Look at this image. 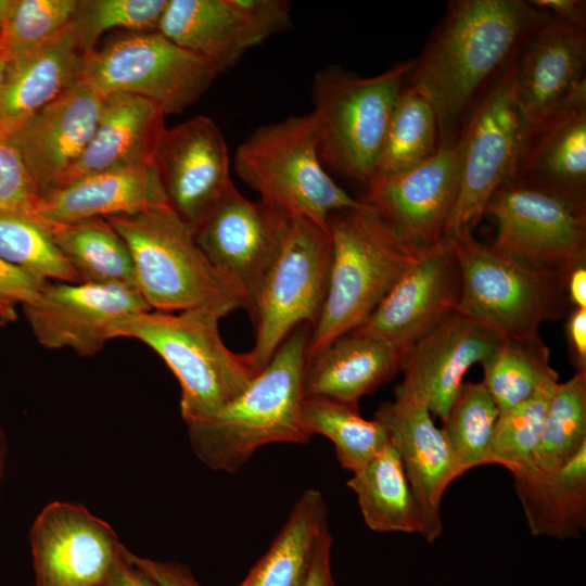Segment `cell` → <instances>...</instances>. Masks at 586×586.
Returning a JSON list of instances; mask_svg holds the SVG:
<instances>
[{"label":"cell","instance_id":"836d02e7","mask_svg":"<svg viewBox=\"0 0 586 586\" xmlns=\"http://www.w3.org/2000/svg\"><path fill=\"white\" fill-rule=\"evenodd\" d=\"M302 422L313 436L329 438L343 469L354 473L365 467L388 443L385 429L374 419L367 420L358 406L323 397H304Z\"/></svg>","mask_w":586,"mask_h":586},{"label":"cell","instance_id":"ab89813d","mask_svg":"<svg viewBox=\"0 0 586 586\" xmlns=\"http://www.w3.org/2000/svg\"><path fill=\"white\" fill-rule=\"evenodd\" d=\"M0 256L47 281L80 282L48 226L34 217L0 212Z\"/></svg>","mask_w":586,"mask_h":586},{"label":"cell","instance_id":"d4e9b609","mask_svg":"<svg viewBox=\"0 0 586 586\" xmlns=\"http://www.w3.org/2000/svg\"><path fill=\"white\" fill-rule=\"evenodd\" d=\"M164 118L162 109L145 98L104 94L93 137L66 184L89 175L153 165L166 130Z\"/></svg>","mask_w":586,"mask_h":586},{"label":"cell","instance_id":"484cf974","mask_svg":"<svg viewBox=\"0 0 586 586\" xmlns=\"http://www.w3.org/2000/svg\"><path fill=\"white\" fill-rule=\"evenodd\" d=\"M402 354L378 337L351 331L306 361L304 397L358 406L359 399L400 372Z\"/></svg>","mask_w":586,"mask_h":586},{"label":"cell","instance_id":"ac0fdd59","mask_svg":"<svg viewBox=\"0 0 586 586\" xmlns=\"http://www.w3.org/2000/svg\"><path fill=\"white\" fill-rule=\"evenodd\" d=\"M289 219L260 200L244 198L233 184L194 228L195 241L208 260L244 291L247 311L280 249Z\"/></svg>","mask_w":586,"mask_h":586},{"label":"cell","instance_id":"bcb514c9","mask_svg":"<svg viewBox=\"0 0 586 586\" xmlns=\"http://www.w3.org/2000/svg\"><path fill=\"white\" fill-rule=\"evenodd\" d=\"M528 2L561 22L586 30V2L584 0H531Z\"/></svg>","mask_w":586,"mask_h":586},{"label":"cell","instance_id":"d590c367","mask_svg":"<svg viewBox=\"0 0 586 586\" xmlns=\"http://www.w3.org/2000/svg\"><path fill=\"white\" fill-rule=\"evenodd\" d=\"M585 445L586 371H577L556 387L527 473L555 472Z\"/></svg>","mask_w":586,"mask_h":586},{"label":"cell","instance_id":"11a10c76","mask_svg":"<svg viewBox=\"0 0 586 586\" xmlns=\"http://www.w3.org/2000/svg\"><path fill=\"white\" fill-rule=\"evenodd\" d=\"M0 34H1V26H0Z\"/></svg>","mask_w":586,"mask_h":586},{"label":"cell","instance_id":"52a82bcc","mask_svg":"<svg viewBox=\"0 0 586 586\" xmlns=\"http://www.w3.org/2000/svg\"><path fill=\"white\" fill-rule=\"evenodd\" d=\"M413 64L415 59L404 61L371 77L336 66L316 74L311 115L322 163L365 187L369 183Z\"/></svg>","mask_w":586,"mask_h":586},{"label":"cell","instance_id":"c3c4849f","mask_svg":"<svg viewBox=\"0 0 586 586\" xmlns=\"http://www.w3.org/2000/svg\"><path fill=\"white\" fill-rule=\"evenodd\" d=\"M128 551L126 548L124 556L114 566L106 586H160L129 560Z\"/></svg>","mask_w":586,"mask_h":586},{"label":"cell","instance_id":"cb8c5ba5","mask_svg":"<svg viewBox=\"0 0 586 586\" xmlns=\"http://www.w3.org/2000/svg\"><path fill=\"white\" fill-rule=\"evenodd\" d=\"M509 180L586 207V88L523 129Z\"/></svg>","mask_w":586,"mask_h":586},{"label":"cell","instance_id":"4fadbf2b","mask_svg":"<svg viewBox=\"0 0 586 586\" xmlns=\"http://www.w3.org/2000/svg\"><path fill=\"white\" fill-rule=\"evenodd\" d=\"M289 26L285 0H168L157 31L220 74Z\"/></svg>","mask_w":586,"mask_h":586},{"label":"cell","instance_id":"f546056e","mask_svg":"<svg viewBox=\"0 0 586 586\" xmlns=\"http://www.w3.org/2000/svg\"><path fill=\"white\" fill-rule=\"evenodd\" d=\"M328 509L320 491L308 488L295 502L269 549L238 586H305L323 534Z\"/></svg>","mask_w":586,"mask_h":586},{"label":"cell","instance_id":"5b68a950","mask_svg":"<svg viewBox=\"0 0 586 586\" xmlns=\"http://www.w3.org/2000/svg\"><path fill=\"white\" fill-rule=\"evenodd\" d=\"M221 318L205 308L148 310L124 319L113 330V339L138 340L165 361L179 383L186 423L215 415L255 377L245 355L225 345L218 327Z\"/></svg>","mask_w":586,"mask_h":586},{"label":"cell","instance_id":"ee69618b","mask_svg":"<svg viewBox=\"0 0 586 586\" xmlns=\"http://www.w3.org/2000/svg\"><path fill=\"white\" fill-rule=\"evenodd\" d=\"M128 558L160 586H201L184 564L142 558L130 551Z\"/></svg>","mask_w":586,"mask_h":586},{"label":"cell","instance_id":"7c38bea8","mask_svg":"<svg viewBox=\"0 0 586 586\" xmlns=\"http://www.w3.org/2000/svg\"><path fill=\"white\" fill-rule=\"evenodd\" d=\"M497 225L499 251L564 281L586 262V207L548 191L506 181L485 209Z\"/></svg>","mask_w":586,"mask_h":586},{"label":"cell","instance_id":"1f68e13d","mask_svg":"<svg viewBox=\"0 0 586 586\" xmlns=\"http://www.w3.org/2000/svg\"><path fill=\"white\" fill-rule=\"evenodd\" d=\"M46 225L56 247L80 282L135 286L128 246L105 218Z\"/></svg>","mask_w":586,"mask_h":586},{"label":"cell","instance_id":"f6af8a7d","mask_svg":"<svg viewBox=\"0 0 586 586\" xmlns=\"http://www.w3.org/2000/svg\"><path fill=\"white\" fill-rule=\"evenodd\" d=\"M569 358L577 371H586V308L569 310L564 326Z\"/></svg>","mask_w":586,"mask_h":586},{"label":"cell","instance_id":"d6986e66","mask_svg":"<svg viewBox=\"0 0 586 586\" xmlns=\"http://www.w3.org/2000/svg\"><path fill=\"white\" fill-rule=\"evenodd\" d=\"M402 460L420 519V535L429 543L442 534V501L461 472L447 438L419 397L394 390V399L374 413Z\"/></svg>","mask_w":586,"mask_h":586},{"label":"cell","instance_id":"ba28073f","mask_svg":"<svg viewBox=\"0 0 586 586\" xmlns=\"http://www.w3.org/2000/svg\"><path fill=\"white\" fill-rule=\"evenodd\" d=\"M451 242L461 277L458 309L500 340L539 337L545 321L562 316L568 302L562 278L472 234Z\"/></svg>","mask_w":586,"mask_h":586},{"label":"cell","instance_id":"4dcf8cb0","mask_svg":"<svg viewBox=\"0 0 586 586\" xmlns=\"http://www.w3.org/2000/svg\"><path fill=\"white\" fill-rule=\"evenodd\" d=\"M347 486L356 494L366 525L381 533H420L417 505L398 453L391 442Z\"/></svg>","mask_w":586,"mask_h":586},{"label":"cell","instance_id":"e575fe53","mask_svg":"<svg viewBox=\"0 0 586 586\" xmlns=\"http://www.w3.org/2000/svg\"><path fill=\"white\" fill-rule=\"evenodd\" d=\"M482 367V383L499 411L527 399L545 383L559 381L550 365L549 348L540 336L500 340Z\"/></svg>","mask_w":586,"mask_h":586},{"label":"cell","instance_id":"b9f144b4","mask_svg":"<svg viewBox=\"0 0 586 586\" xmlns=\"http://www.w3.org/2000/svg\"><path fill=\"white\" fill-rule=\"evenodd\" d=\"M39 201L20 153L8 136L0 132V212L36 218Z\"/></svg>","mask_w":586,"mask_h":586},{"label":"cell","instance_id":"681fc988","mask_svg":"<svg viewBox=\"0 0 586 586\" xmlns=\"http://www.w3.org/2000/svg\"><path fill=\"white\" fill-rule=\"evenodd\" d=\"M566 301L574 308H586V262L576 265L565 279Z\"/></svg>","mask_w":586,"mask_h":586},{"label":"cell","instance_id":"60d3db41","mask_svg":"<svg viewBox=\"0 0 586 586\" xmlns=\"http://www.w3.org/2000/svg\"><path fill=\"white\" fill-rule=\"evenodd\" d=\"M168 0H76L68 31L84 52L95 49L103 34L123 28L157 31Z\"/></svg>","mask_w":586,"mask_h":586},{"label":"cell","instance_id":"e0dca14e","mask_svg":"<svg viewBox=\"0 0 586 586\" xmlns=\"http://www.w3.org/2000/svg\"><path fill=\"white\" fill-rule=\"evenodd\" d=\"M461 293L460 267L451 240L429 247L397 279L371 315L356 329L396 348L409 347L449 313Z\"/></svg>","mask_w":586,"mask_h":586},{"label":"cell","instance_id":"f5cc1de1","mask_svg":"<svg viewBox=\"0 0 586 586\" xmlns=\"http://www.w3.org/2000/svg\"><path fill=\"white\" fill-rule=\"evenodd\" d=\"M7 458V442L3 434V431L0 428V486L3 479L4 466Z\"/></svg>","mask_w":586,"mask_h":586},{"label":"cell","instance_id":"9c48e42d","mask_svg":"<svg viewBox=\"0 0 586 586\" xmlns=\"http://www.w3.org/2000/svg\"><path fill=\"white\" fill-rule=\"evenodd\" d=\"M330 264L329 232L306 218L290 217L249 310L255 341L244 355L255 375L294 329L316 324L327 296Z\"/></svg>","mask_w":586,"mask_h":586},{"label":"cell","instance_id":"603a6c76","mask_svg":"<svg viewBox=\"0 0 586 586\" xmlns=\"http://www.w3.org/2000/svg\"><path fill=\"white\" fill-rule=\"evenodd\" d=\"M514 68L525 129L586 88V30L548 14L521 47Z\"/></svg>","mask_w":586,"mask_h":586},{"label":"cell","instance_id":"7bdbcfd3","mask_svg":"<svg viewBox=\"0 0 586 586\" xmlns=\"http://www.w3.org/2000/svg\"><path fill=\"white\" fill-rule=\"evenodd\" d=\"M47 282L0 256V298L14 305H29L39 297Z\"/></svg>","mask_w":586,"mask_h":586},{"label":"cell","instance_id":"7a4b0ae2","mask_svg":"<svg viewBox=\"0 0 586 586\" xmlns=\"http://www.w3.org/2000/svg\"><path fill=\"white\" fill-rule=\"evenodd\" d=\"M310 331L309 323L298 326L239 396L208 419L186 423L207 468L234 473L263 446L310 441L301 416Z\"/></svg>","mask_w":586,"mask_h":586},{"label":"cell","instance_id":"4316f807","mask_svg":"<svg viewBox=\"0 0 586 586\" xmlns=\"http://www.w3.org/2000/svg\"><path fill=\"white\" fill-rule=\"evenodd\" d=\"M168 204L155 165L89 175L39 201L36 218L66 224Z\"/></svg>","mask_w":586,"mask_h":586},{"label":"cell","instance_id":"d6a6232c","mask_svg":"<svg viewBox=\"0 0 586 586\" xmlns=\"http://www.w3.org/2000/svg\"><path fill=\"white\" fill-rule=\"evenodd\" d=\"M440 144L438 123L431 103L406 84L393 111L369 183L416 168L432 157Z\"/></svg>","mask_w":586,"mask_h":586},{"label":"cell","instance_id":"7dc6e473","mask_svg":"<svg viewBox=\"0 0 586 586\" xmlns=\"http://www.w3.org/2000/svg\"><path fill=\"white\" fill-rule=\"evenodd\" d=\"M332 536L330 530L321 537L305 586H334L331 570Z\"/></svg>","mask_w":586,"mask_h":586},{"label":"cell","instance_id":"816d5d0a","mask_svg":"<svg viewBox=\"0 0 586 586\" xmlns=\"http://www.w3.org/2000/svg\"><path fill=\"white\" fill-rule=\"evenodd\" d=\"M9 62L10 60L7 53L2 49H0V98H1L2 89H3L5 76H7Z\"/></svg>","mask_w":586,"mask_h":586},{"label":"cell","instance_id":"83f0119b","mask_svg":"<svg viewBox=\"0 0 586 586\" xmlns=\"http://www.w3.org/2000/svg\"><path fill=\"white\" fill-rule=\"evenodd\" d=\"M82 56L67 29L55 41L10 60L0 98V132L14 133L76 84Z\"/></svg>","mask_w":586,"mask_h":586},{"label":"cell","instance_id":"db71d44e","mask_svg":"<svg viewBox=\"0 0 586 586\" xmlns=\"http://www.w3.org/2000/svg\"><path fill=\"white\" fill-rule=\"evenodd\" d=\"M5 324H8L4 320L0 319V328L4 327Z\"/></svg>","mask_w":586,"mask_h":586},{"label":"cell","instance_id":"8d00e7d4","mask_svg":"<svg viewBox=\"0 0 586 586\" xmlns=\"http://www.w3.org/2000/svg\"><path fill=\"white\" fill-rule=\"evenodd\" d=\"M498 416L499 409L482 381L463 382L442 421V430L461 474L491 464Z\"/></svg>","mask_w":586,"mask_h":586},{"label":"cell","instance_id":"7402d4cb","mask_svg":"<svg viewBox=\"0 0 586 586\" xmlns=\"http://www.w3.org/2000/svg\"><path fill=\"white\" fill-rule=\"evenodd\" d=\"M499 341L457 308L409 347L400 368L403 381L394 390L419 397L443 421L468 370L486 361Z\"/></svg>","mask_w":586,"mask_h":586},{"label":"cell","instance_id":"3957f363","mask_svg":"<svg viewBox=\"0 0 586 586\" xmlns=\"http://www.w3.org/2000/svg\"><path fill=\"white\" fill-rule=\"evenodd\" d=\"M105 219L127 244L135 286L152 310L205 308L225 317L247 309L242 288L208 260L195 241L193 227L168 204Z\"/></svg>","mask_w":586,"mask_h":586},{"label":"cell","instance_id":"9a60e30c","mask_svg":"<svg viewBox=\"0 0 586 586\" xmlns=\"http://www.w3.org/2000/svg\"><path fill=\"white\" fill-rule=\"evenodd\" d=\"M23 308L41 346L69 348L82 357L101 352L117 323L152 310L131 285L60 281H48L39 297Z\"/></svg>","mask_w":586,"mask_h":586},{"label":"cell","instance_id":"f907efd6","mask_svg":"<svg viewBox=\"0 0 586 586\" xmlns=\"http://www.w3.org/2000/svg\"><path fill=\"white\" fill-rule=\"evenodd\" d=\"M0 319L4 320L7 323L15 321L17 319L15 305L0 298Z\"/></svg>","mask_w":586,"mask_h":586},{"label":"cell","instance_id":"5bb4252c","mask_svg":"<svg viewBox=\"0 0 586 586\" xmlns=\"http://www.w3.org/2000/svg\"><path fill=\"white\" fill-rule=\"evenodd\" d=\"M34 586H106L126 547L86 507L53 501L29 531Z\"/></svg>","mask_w":586,"mask_h":586},{"label":"cell","instance_id":"277c9868","mask_svg":"<svg viewBox=\"0 0 586 586\" xmlns=\"http://www.w3.org/2000/svg\"><path fill=\"white\" fill-rule=\"evenodd\" d=\"M328 232L331 239L328 291L310 331L307 360L339 336L358 328L426 250L406 242L362 202L358 207L330 214Z\"/></svg>","mask_w":586,"mask_h":586},{"label":"cell","instance_id":"ffe728a7","mask_svg":"<svg viewBox=\"0 0 586 586\" xmlns=\"http://www.w3.org/2000/svg\"><path fill=\"white\" fill-rule=\"evenodd\" d=\"M154 165L168 205L193 229L233 186L226 140L207 116L166 128Z\"/></svg>","mask_w":586,"mask_h":586},{"label":"cell","instance_id":"44dd1931","mask_svg":"<svg viewBox=\"0 0 586 586\" xmlns=\"http://www.w3.org/2000/svg\"><path fill=\"white\" fill-rule=\"evenodd\" d=\"M104 94L78 80L8 136L40 199L64 187L95 131Z\"/></svg>","mask_w":586,"mask_h":586},{"label":"cell","instance_id":"f35d334b","mask_svg":"<svg viewBox=\"0 0 586 586\" xmlns=\"http://www.w3.org/2000/svg\"><path fill=\"white\" fill-rule=\"evenodd\" d=\"M558 383L559 381L547 382L527 399L499 411L492 441L491 464L502 466L512 476L531 470L545 417Z\"/></svg>","mask_w":586,"mask_h":586},{"label":"cell","instance_id":"30bf717a","mask_svg":"<svg viewBox=\"0 0 586 586\" xmlns=\"http://www.w3.org/2000/svg\"><path fill=\"white\" fill-rule=\"evenodd\" d=\"M218 74L158 31H131L84 53L78 80L102 94L125 92L145 98L168 115L195 103Z\"/></svg>","mask_w":586,"mask_h":586},{"label":"cell","instance_id":"8992f818","mask_svg":"<svg viewBox=\"0 0 586 586\" xmlns=\"http://www.w3.org/2000/svg\"><path fill=\"white\" fill-rule=\"evenodd\" d=\"M233 166L262 202L326 231L330 214L361 204L326 173L311 113L257 127L237 149Z\"/></svg>","mask_w":586,"mask_h":586},{"label":"cell","instance_id":"8fae6325","mask_svg":"<svg viewBox=\"0 0 586 586\" xmlns=\"http://www.w3.org/2000/svg\"><path fill=\"white\" fill-rule=\"evenodd\" d=\"M514 61L481 98L459 135V189L445 239L472 234L492 196L512 175L523 135Z\"/></svg>","mask_w":586,"mask_h":586},{"label":"cell","instance_id":"6da1fadb","mask_svg":"<svg viewBox=\"0 0 586 586\" xmlns=\"http://www.w3.org/2000/svg\"><path fill=\"white\" fill-rule=\"evenodd\" d=\"M524 0H454L415 59L407 84L431 103L441 141L470 113L547 17Z\"/></svg>","mask_w":586,"mask_h":586},{"label":"cell","instance_id":"74e56055","mask_svg":"<svg viewBox=\"0 0 586 586\" xmlns=\"http://www.w3.org/2000/svg\"><path fill=\"white\" fill-rule=\"evenodd\" d=\"M76 0H0V49L9 60L34 52L63 36Z\"/></svg>","mask_w":586,"mask_h":586},{"label":"cell","instance_id":"2e32d148","mask_svg":"<svg viewBox=\"0 0 586 586\" xmlns=\"http://www.w3.org/2000/svg\"><path fill=\"white\" fill-rule=\"evenodd\" d=\"M459 137L441 141L436 153L406 173L370 182L360 200L406 242L420 249L445 239L459 189Z\"/></svg>","mask_w":586,"mask_h":586},{"label":"cell","instance_id":"f1b7e54d","mask_svg":"<svg viewBox=\"0 0 586 586\" xmlns=\"http://www.w3.org/2000/svg\"><path fill=\"white\" fill-rule=\"evenodd\" d=\"M513 485L534 536L579 538L586 530V445L551 473L513 475Z\"/></svg>","mask_w":586,"mask_h":586}]
</instances>
